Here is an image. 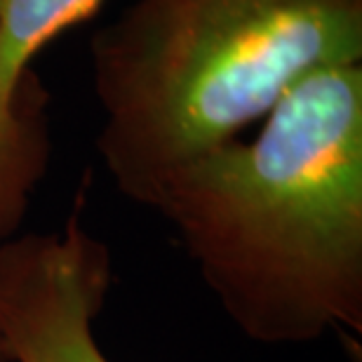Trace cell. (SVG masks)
Returning <instances> with one entry per match:
<instances>
[{"label": "cell", "instance_id": "cell-1", "mask_svg": "<svg viewBox=\"0 0 362 362\" xmlns=\"http://www.w3.org/2000/svg\"><path fill=\"white\" fill-rule=\"evenodd\" d=\"M250 341L362 332V64L296 83L255 139L186 163L148 205Z\"/></svg>", "mask_w": 362, "mask_h": 362}, {"label": "cell", "instance_id": "cell-2", "mask_svg": "<svg viewBox=\"0 0 362 362\" xmlns=\"http://www.w3.org/2000/svg\"><path fill=\"white\" fill-rule=\"evenodd\" d=\"M97 151L148 205L315 71L362 64V0H136L92 38Z\"/></svg>", "mask_w": 362, "mask_h": 362}, {"label": "cell", "instance_id": "cell-3", "mask_svg": "<svg viewBox=\"0 0 362 362\" xmlns=\"http://www.w3.org/2000/svg\"><path fill=\"white\" fill-rule=\"evenodd\" d=\"M85 186L59 233L0 243V353L5 362H113L94 320L113 285L111 250L83 223Z\"/></svg>", "mask_w": 362, "mask_h": 362}, {"label": "cell", "instance_id": "cell-4", "mask_svg": "<svg viewBox=\"0 0 362 362\" xmlns=\"http://www.w3.org/2000/svg\"><path fill=\"white\" fill-rule=\"evenodd\" d=\"M101 0H0V243L19 233L49 160L47 92L31 64Z\"/></svg>", "mask_w": 362, "mask_h": 362}, {"label": "cell", "instance_id": "cell-5", "mask_svg": "<svg viewBox=\"0 0 362 362\" xmlns=\"http://www.w3.org/2000/svg\"><path fill=\"white\" fill-rule=\"evenodd\" d=\"M0 362H5V358H3V353H0Z\"/></svg>", "mask_w": 362, "mask_h": 362}]
</instances>
